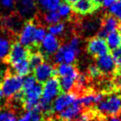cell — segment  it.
Masks as SVG:
<instances>
[{
    "mask_svg": "<svg viewBox=\"0 0 121 121\" xmlns=\"http://www.w3.org/2000/svg\"><path fill=\"white\" fill-rule=\"evenodd\" d=\"M105 38V41L108 46H109L110 50L116 49L121 45V35L119 34V32H117V30L113 31V32H110V34L106 36Z\"/></svg>",
    "mask_w": 121,
    "mask_h": 121,
    "instance_id": "obj_18",
    "label": "cell"
},
{
    "mask_svg": "<svg viewBox=\"0 0 121 121\" xmlns=\"http://www.w3.org/2000/svg\"><path fill=\"white\" fill-rule=\"evenodd\" d=\"M112 57H113L114 59H117V58L121 57V45L119 47H117V48L113 50V52H112Z\"/></svg>",
    "mask_w": 121,
    "mask_h": 121,
    "instance_id": "obj_32",
    "label": "cell"
},
{
    "mask_svg": "<svg viewBox=\"0 0 121 121\" xmlns=\"http://www.w3.org/2000/svg\"><path fill=\"white\" fill-rule=\"evenodd\" d=\"M87 75H88V78H92V79H96V78H102L103 76L96 65H90L88 67V69H87Z\"/></svg>",
    "mask_w": 121,
    "mask_h": 121,
    "instance_id": "obj_28",
    "label": "cell"
},
{
    "mask_svg": "<svg viewBox=\"0 0 121 121\" xmlns=\"http://www.w3.org/2000/svg\"><path fill=\"white\" fill-rule=\"evenodd\" d=\"M96 116H97V117H95L94 119H93V118H91V119H93V121H106V119H107L106 117H102V116H100L98 114H96Z\"/></svg>",
    "mask_w": 121,
    "mask_h": 121,
    "instance_id": "obj_35",
    "label": "cell"
},
{
    "mask_svg": "<svg viewBox=\"0 0 121 121\" xmlns=\"http://www.w3.org/2000/svg\"><path fill=\"white\" fill-rule=\"evenodd\" d=\"M12 68L15 74L21 76V77H24V76H28L31 71V69H30V63H29V60H22L20 62H17L15 64L12 65Z\"/></svg>",
    "mask_w": 121,
    "mask_h": 121,
    "instance_id": "obj_15",
    "label": "cell"
},
{
    "mask_svg": "<svg viewBox=\"0 0 121 121\" xmlns=\"http://www.w3.org/2000/svg\"><path fill=\"white\" fill-rule=\"evenodd\" d=\"M60 14L58 13L57 11L53 12H46L45 14L44 15V20L46 23L48 24H54V23L60 22Z\"/></svg>",
    "mask_w": 121,
    "mask_h": 121,
    "instance_id": "obj_24",
    "label": "cell"
},
{
    "mask_svg": "<svg viewBox=\"0 0 121 121\" xmlns=\"http://www.w3.org/2000/svg\"><path fill=\"white\" fill-rule=\"evenodd\" d=\"M11 43L9 39L4 37H0V60L4 61L10 52Z\"/></svg>",
    "mask_w": 121,
    "mask_h": 121,
    "instance_id": "obj_21",
    "label": "cell"
},
{
    "mask_svg": "<svg viewBox=\"0 0 121 121\" xmlns=\"http://www.w3.org/2000/svg\"><path fill=\"white\" fill-rule=\"evenodd\" d=\"M58 13L60 14V17H63V18H70L71 16V13H72V9L70 4L66 3V2H61V4H60V6L58 7Z\"/></svg>",
    "mask_w": 121,
    "mask_h": 121,
    "instance_id": "obj_22",
    "label": "cell"
},
{
    "mask_svg": "<svg viewBox=\"0 0 121 121\" xmlns=\"http://www.w3.org/2000/svg\"><path fill=\"white\" fill-rule=\"evenodd\" d=\"M46 35V31L43 27H37V30L35 32V45L36 46L40 47V44Z\"/></svg>",
    "mask_w": 121,
    "mask_h": 121,
    "instance_id": "obj_27",
    "label": "cell"
},
{
    "mask_svg": "<svg viewBox=\"0 0 121 121\" xmlns=\"http://www.w3.org/2000/svg\"><path fill=\"white\" fill-rule=\"evenodd\" d=\"M96 114L102 117H114L121 113V95L117 93H109L100 102L95 104Z\"/></svg>",
    "mask_w": 121,
    "mask_h": 121,
    "instance_id": "obj_1",
    "label": "cell"
},
{
    "mask_svg": "<svg viewBox=\"0 0 121 121\" xmlns=\"http://www.w3.org/2000/svg\"><path fill=\"white\" fill-rule=\"evenodd\" d=\"M77 99H78V95L74 92H66V93L60 94L53 100V104H52L53 112L62 111L67 107L74 103L77 101Z\"/></svg>",
    "mask_w": 121,
    "mask_h": 121,
    "instance_id": "obj_7",
    "label": "cell"
},
{
    "mask_svg": "<svg viewBox=\"0 0 121 121\" xmlns=\"http://www.w3.org/2000/svg\"><path fill=\"white\" fill-rule=\"evenodd\" d=\"M77 1H78V0H64V2H66V3H68V4H74Z\"/></svg>",
    "mask_w": 121,
    "mask_h": 121,
    "instance_id": "obj_37",
    "label": "cell"
},
{
    "mask_svg": "<svg viewBox=\"0 0 121 121\" xmlns=\"http://www.w3.org/2000/svg\"><path fill=\"white\" fill-rule=\"evenodd\" d=\"M4 95L3 94V92H2V89H1V87H0V109L2 108V106L4 104Z\"/></svg>",
    "mask_w": 121,
    "mask_h": 121,
    "instance_id": "obj_34",
    "label": "cell"
},
{
    "mask_svg": "<svg viewBox=\"0 0 121 121\" xmlns=\"http://www.w3.org/2000/svg\"><path fill=\"white\" fill-rule=\"evenodd\" d=\"M42 51H40L45 57L54 54L60 48V41L52 34H46L42 41Z\"/></svg>",
    "mask_w": 121,
    "mask_h": 121,
    "instance_id": "obj_12",
    "label": "cell"
},
{
    "mask_svg": "<svg viewBox=\"0 0 121 121\" xmlns=\"http://www.w3.org/2000/svg\"><path fill=\"white\" fill-rule=\"evenodd\" d=\"M79 53V50L73 48L69 44L62 45L60 46L56 53H54V61L60 63H68L73 64L76 61L77 55Z\"/></svg>",
    "mask_w": 121,
    "mask_h": 121,
    "instance_id": "obj_6",
    "label": "cell"
},
{
    "mask_svg": "<svg viewBox=\"0 0 121 121\" xmlns=\"http://www.w3.org/2000/svg\"><path fill=\"white\" fill-rule=\"evenodd\" d=\"M83 110V106L79 103V102L76 101L71 105L67 107L66 109L60 111L59 114V118L61 121H72L78 117H79Z\"/></svg>",
    "mask_w": 121,
    "mask_h": 121,
    "instance_id": "obj_13",
    "label": "cell"
},
{
    "mask_svg": "<svg viewBox=\"0 0 121 121\" xmlns=\"http://www.w3.org/2000/svg\"><path fill=\"white\" fill-rule=\"evenodd\" d=\"M7 71H8V69H7V68L4 66V64L0 63V85L2 83V81H3L4 77H5V75H6Z\"/></svg>",
    "mask_w": 121,
    "mask_h": 121,
    "instance_id": "obj_30",
    "label": "cell"
},
{
    "mask_svg": "<svg viewBox=\"0 0 121 121\" xmlns=\"http://www.w3.org/2000/svg\"><path fill=\"white\" fill-rule=\"evenodd\" d=\"M64 29H65L64 23L57 22V23H54V24L49 25V27H48V31H49V34L56 36V35L61 34L63 32Z\"/></svg>",
    "mask_w": 121,
    "mask_h": 121,
    "instance_id": "obj_26",
    "label": "cell"
},
{
    "mask_svg": "<svg viewBox=\"0 0 121 121\" xmlns=\"http://www.w3.org/2000/svg\"><path fill=\"white\" fill-rule=\"evenodd\" d=\"M36 4V0H18V7L22 15L30 14L35 9Z\"/></svg>",
    "mask_w": 121,
    "mask_h": 121,
    "instance_id": "obj_19",
    "label": "cell"
},
{
    "mask_svg": "<svg viewBox=\"0 0 121 121\" xmlns=\"http://www.w3.org/2000/svg\"><path fill=\"white\" fill-rule=\"evenodd\" d=\"M55 69H56V76H58V78H64V77H76L77 78L79 75L78 69L73 64L60 63Z\"/></svg>",
    "mask_w": 121,
    "mask_h": 121,
    "instance_id": "obj_14",
    "label": "cell"
},
{
    "mask_svg": "<svg viewBox=\"0 0 121 121\" xmlns=\"http://www.w3.org/2000/svg\"><path fill=\"white\" fill-rule=\"evenodd\" d=\"M118 30H119V34L121 35V24L119 25V26H118Z\"/></svg>",
    "mask_w": 121,
    "mask_h": 121,
    "instance_id": "obj_39",
    "label": "cell"
},
{
    "mask_svg": "<svg viewBox=\"0 0 121 121\" xmlns=\"http://www.w3.org/2000/svg\"><path fill=\"white\" fill-rule=\"evenodd\" d=\"M92 117H93L92 111H86V112H84V113L80 114L79 117H78L77 118H75L74 120L72 121H90Z\"/></svg>",
    "mask_w": 121,
    "mask_h": 121,
    "instance_id": "obj_29",
    "label": "cell"
},
{
    "mask_svg": "<svg viewBox=\"0 0 121 121\" xmlns=\"http://www.w3.org/2000/svg\"><path fill=\"white\" fill-rule=\"evenodd\" d=\"M61 2L62 0H36V3H38L39 7L46 12L57 11Z\"/></svg>",
    "mask_w": 121,
    "mask_h": 121,
    "instance_id": "obj_16",
    "label": "cell"
},
{
    "mask_svg": "<svg viewBox=\"0 0 121 121\" xmlns=\"http://www.w3.org/2000/svg\"><path fill=\"white\" fill-rule=\"evenodd\" d=\"M86 52L94 57H100L110 53V48L105 39L101 37H94L88 39L86 44Z\"/></svg>",
    "mask_w": 121,
    "mask_h": 121,
    "instance_id": "obj_5",
    "label": "cell"
},
{
    "mask_svg": "<svg viewBox=\"0 0 121 121\" xmlns=\"http://www.w3.org/2000/svg\"><path fill=\"white\" fill-rule=\"evenodd\" d=\"M94 1H95V3H96V4H98V5H100V6H101V5H102V0H94Z\"/></svg>",
    "mask_w": 121,
    "mask_h": 121,
    "instance_id": "obj_38",
    "label": "cell"
},
{
    "mask_svg": "<svg viewBox=\"0 0 121 121\" xmlns=\"http://www.w3.org/2000/svg\"><path fill=\"white\" fill-rule=\"evenodd\" d=\"M43 114L37 110H27L26 113H24L16 121H43Z\"/></svg>",
    "mask_w": 121,
    "mask_h": 121,
    "instance_id": "obj_20",
    "label": "cell"
},
{
    "mask_svg": "<svg viewBox=\"0 0 121 121\" xmlns=\"http://www.w3.org/2000/svg\"><path fill=\"white\" fill-rule=\"evenodd\" d=\"M37 30V24L34 20H29L22 27L19 35V43L27 47L30 51L39 50L38 46L35 45V32Z\"/></svg>",
    "mask_w": 121,
    "mask_h": 121,
    "instance_id": "obj_3",
    "label": "cell"
},
{
    "mask_svg": "<svg viewBox=\"0 0 121 121\" xmlns=\"http://www.w3.org/2000/svg\"><path fill=\"white\" fill-rule=\"evenodd\" d=\"M45 60V56L38 50V51H33L30 52V56L28 58L29 63H30L31 70H33L36 67L43 63Z\"/></svg>",
    "mask_w": 121,
    "mask_h": 121,
    "instance_id": "obj_17",
    "label": "cell"
},
{
    "mask_svg": "<svg viewBox=\"0 0 121 121\" xmlns=\"http://www.w3.org/2000/svg\"><path fill=\"white\" fill-rule=\"evenodd\" d=\"M116 1H117V0H102V5L106 8H108V7H110L111 4H113Z\"/></svg>",
    "mask_w": 121,
    "mask_h": 121,
    "instance_id": "obj_33",
    "label": "cell"
},
{
    "mask_svg": "<svg viewBox=\"0 0 121 121\" xmlns=\"http://www.w3.org/2000/svg\"><path fill=\"white\" fill-rule=\"evenodd\" d=\"M29 56H30V50L22 44H20L18 41H15L11 45L10 52L4 62L13 65L22 60H28Z\"/></svg>",
    "mask_w": 121,
    "mask_h": 121,
    "instance_id": "obj_4",
    "label": "cell"
},
{
    "mask_svg": "<svg viewBox=\"0 0 121 121\" xmlns=\"http://www.w3.org/2000/svg\"><path fill=\"white\" fill-rule=\"evenodd\" d=\"M22 77L8 70L1 83V89L5 98L10 99L22 90Z\"/></svg>",
    "mask_w": 121,
    "mask_h": 121,
    "instance_id": "obj_2",
    "label": "cell"
},
{
    "mask_svg": "<svg viewBox=\"0 0 121 121\" xmlns=\"http://www.w3.org/2000/svg\"><path fill=\"white\" fill-rule=\"evenodd\" d=\"M1 4L3 6L6 8H11L14 4V0H0Z\"/></svg>",
    "mask_w": 121,
    "mask_h": 121,
    "instance_id": "obj_31",
    "label": "cell"
},
{
    "mask_svg": "<svg viewBox=\"0 0 121 121\" xmlns=\"http://www.w3.org/2000/svg\"><path fill=\"white\" fill-rule=\"evenodd\" d=\"M119 22L115 17L110 14H106L102 18L101 25H100V30L98 32V37L101 38H106V36L110 34V32H113L118 29Z\"/></svg>",
    "mask_w": 121,
    "mask_h": 121,
    "instance_id": "obj_10",
    "label": "cell"
},
{
    "mask_svg": "<svg viewBox=\"0 0 121 121\" xmlns=\"http://www.w3.org/2000/svg\"><path fill=\"white\" fill-rule=\"evenodd\" d=\"M99 8L100 5L96 4L94 0H78L71 5L72 12L79 15L94 13Z\"/></svg>",
    "mask_w": 121,
    "mask_h": 121,
    "instance_id": "obj_9",
    "label": "cell"
},
{
    "mask_svg": "<svg viewBox=\"0 0 121 121\" xmlns=\"http://www.w3.org/2000/svg\"><path fill=\"white\" fill-rule=\"evenodd\" d=\"M96 66L99 68L102 75H114L116 64L112 55L110 53L96 58Z\"/></svg>",
    "mask_w": 121,
    "mask_h": 121,
    "instance_id": "obj_11",
    "label": "cell"
},
{
    "mask_svg": "<svg viewBox=\"0 0 121 121\" xmlns=\"http://www.w3.org/2000/svg\"><path fill=\"white\" fill-rule=\"evenodd\" d=\"M15 113L11 110L0 109V121H16Z\"/></svg>",
    "mask_w": 121,
    "mask_h": 121,
    "instance_id": "obj_25",
    "label": "cell"
},
{
    "mask_svg": "<svg viewBox=\"0 0 121 121\" xmlns=\"http://www.w3.org/2000/svg\"><path fill=\"white\" fill-rule=\"evenodd\" d=\"M34 77L38 83L43 84L51 78L56 76V69L52 64L44 61L33 69Z\"/></svg>",
    "mask_w": 121,
    "mask_h": 121,
    "instance_id": "obj_8",
    "label": "cell"
},
{
    "mask_svg": "<svg viewBox=\"0 0 121 121\" xmlns=\"http://www.w3.org/2000/svg\"><path fill=\"white\" fill-rule=\"evenodd\" d=\"M109 121H121V117L114 116V117H109Z\"/></svg>",
    "mask_w": 121,
    "mask_h": 121,
    "instance_id": "obj_36",
    "label": "cell"
},
{
    "mask_svg": "<svg viewBox=\"0 0 121 121\" xmlns=\"http://www.w3.org/2000/svg\"><path fill=\"white\" fill-rule=\"evenodd\" d=\"M110 14L115 17L118 22H121V0H117L109 7Z\"/></svg>",
    "mask_w": 121,
    "mask_h": 121,
    "instance_id": "obj_23",
    "label": "cell"
}]
</instances>
